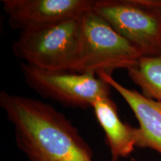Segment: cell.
<instances>
[{"mask_svg":"<svg viewBox=\"0 0 161 161\" xmlns=\"http://www.w3.org/2000/svg\"><path fill=\"white\" fill-rule=\"evenodd\" d=\"M12 29L20 31L80 18L93 10L94 0H3Z\"/></svg>","mask_w":161,"mask_h":161,"instance_id":"6","label":"cell"},{"mask_svg":"<svg viewBox=\"0 0 161 161\" xmlns=\"http://www.w3.org/2000/svg\"><path fill=\"white\" fill-rule=\"evenodd\" d=\"M80 18L20 31L12 46L14 55L40 69L76 72L79 61Z\"/></svg>","mask_w":161,"mask_h":161,"instance_id":"2","label":"cell"},{"mask_svg":"<svg viewBox=\"0 0 161 161\" xmlns=\"http://www.w3.org/2000/svg\"><path fill=\"white\" fill-rule=\"evenodd\" d=\"M97 75L124 98L138 120L136 147L151 148L161 154V102L122 86L107 72L99 71Z\"/></svg>","mask_w":161,"mask_h":161,"instance_id":"7","label":"cell"},{"mask_svg":"<svg viewBox=\"0 0 161 161\" xmlns=\"http://www.w3.org/2000/svg\"><path fill=\"white\" fill-rule=\"evenodd\" d=\"M93 11L142 57L161 55V1L97 0Z\"/></svg>","mask_w":161,"mask_h":161,"instance_id":"4","label":"cell"},{"mask_svg":"<svg viewBox=\"0 0 161 161\" xmlns=\"http://www.w3.org/2000/svg\"><path fill=\"white\" fill-rule=\"evenodd\" d=\"M142 57L136 48L118 34L93 10L80 18L79 61L76 72L111 75L115 69H128Z\"/></svg>","mask_w":161,"mask_h":161,"instance_id":"3","label":"cell"},{"mask_svg":"<svg viewBox=\"0 0 161 161\" xmlns=\"http://www.w3.org/2000/svg\"><path fill=\"white\" fill-rule=\"evenodd\" d=\"M128 77L146 97L161 102V55L141 57L127 69Z\"/></svg>","mask_w":161,"mask_h":161,"instance_id":"9","label":"cell"},{"mask_svg":"<svg viewBox=\"0 0 161 161\" xmlns=\"http://www.w3.org/2000/svg\"><path fill=\"white\" fill-rule=\"evenodd\" d=\"M0 106L29 161H93V153L72 122L49 104L5 91Z\"/></svg>","mask_w":161,"mask_h":161,"instance_id":"1","label":"cell"},{"mask_svg":"<svg viewBox=\"0 0 161 161\" xmlns=\"http://www.w3.org/2000/svg\"><path fill=\"white\" fill-rule=\"evenodd\" d=\"M26 84L43 97L66 106L87 108L98 98L110 96V86L95 74L52 71L21 64Z\"/></svg>","mask_w":161,"mask_h":161,"instance_id":"5","label":"cell"},{"mask_svg":"<svg viewBox=\"0 0 161 161\" xmlns=\"http://www.w3.org/2000/svg\"><path fill=\"white\" fill-rule=\"evenodd\" d=\"M96 118L105 134L111 154L110 161L129 156L136 143V128L120 119L117 107L110 96L99 97L92 105Z\"/></svg>","mask_w":161,"mask_h":161,"instance_id":"8","label":"cell"}]
</instances>
